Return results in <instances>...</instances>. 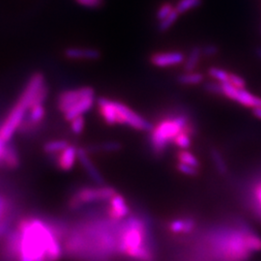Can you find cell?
Listing matches in <instances>:
<instances>
[{"label":"cell","instance_id":"obj_1","mask_svg":"<svg viewBox=\"0 0 261 261\" xmlns=\"http://www.w3.org/2000/svg\"><path fill=\"white\" fill-rule=\"evenodd\" d=\"M7 249L16 261H58L63 253L57 231L39 218L21 220L11 234Z\"/></svg>","mask_w":261,"mask_h":261},{"label":"cell","instance_id":"obj_2","mask_svg":"<svg viewBox=\"0 0 261 261\" xmlns=\"http://www.w3.org/2000/svg\"><path fill=\"white\" fill-rule=\"evenodd\" d=\"M46 98L47 88L44 77L41 74H35L31 77L19 100L0 125L1 145H7L17 130L22 127L31 106L37 101L46 100Z\"/></svg>","mask_w":261,"mask_h":261},{"label":"cell","instance_id":"obj_3","mask_svg":"<svg viewBox=\"0 0 261 261\" xmlns=\"http://www.w3.org/2000/svg\"><path fill=\"white\" fill-rule=\"evenodd\" d=\"M117 251L135 261H153L149 233L144 221L133 218L124 223L117 234Z\"/></svg>","mask_w":261,"mask_h":261},{"label":"cell","instance_id":"obj_4","mask_svg":"<svg viewBox=\"0 0 261 261\" xmlns=\"http://www.w3.org/2000/svg\"><path fill=\"white\" fill-rule=\"evenodd\" d=\"M102 119L108 125H124L137 130H149L152 125L128 106L117 101L102 98L97 103Z\"/></svg>","mask_w":261,"mask_h":261},{"label":"cell","instance_id":"obj_5","mask_svg":"<svg viewBox=\"0 0 261 261\" xmlns=\"http://www.w3.org/2000/svg\"><path fill=\"white\" fill-rule=\"evenodd\" d=\"M95 105V92L91 87H81L62 92L57 101V107L65 119L71 121L83 116Z\"/></svg>","mask_w":261,"mask_h":261},{"label":"cell","instance_id":"obj_6","mask_svg":"<svg viewBox=\"0 0 261 261\" xmlns=\"http://www.w3.org/2000/svg\"><path fill=\"white\" fill-rule=\"evenodd\" d=\"M190 127H191V123L184 115L161 119L155 126H152L150 130L152 148L156 153L164 152L168 145L173 144L174 140L182 132Z\"/></svg>","mask_w":261,"mask_h":261},{"label":"cell","instance_id":"obj_7","mask_svg":"<svg viewBox=\"0 0 261 261\" xmlns=\"http://www.w3.org/2000/svg\"><path fill=\"white\" fill-rule=\"evenodd\" d=\"M114 193H116V191L111 187L98 186L81 188L71 198L69 204L72 209H79L85 205L108 201Z\"/></svg>","mask_w":261,"mask_h":261},{"label":"cell","instance_id":"obj_8","mask_svg":"<svg viewBox=\"0 0 261 261\" xmlns=\"http://www.w3.org/2000/svg\"><path fill=\"white\" fill-rule=\"evenodd\" d=\"M221 94L226 98L234 101L243 107L254 109L261 107V98L257 97L245 88H236L229 82L221 83Z\"/></svg>","mask_w":261,"mask_h":261},{"label":"cell","instance_id":"obj_9","mask_svg":"<svg viewBox=\"0 0 261 261\" xmlns=\"http://www.w3.org/2000/svg\"><path fill=\"white\" fill-rule=\"evenodd\" d=\"M130 207L124 197L119 193H114L108 201L107 215L112 221H120L128 217Z\"/></svg>","mask_w":261,"mask_h":261},{"label":"cell","instance_id":"obj_10","mask_svg":"<svg viewBox=\"0 0 261 261\" xmlns=\"http://www.w3.org/2000/svg\"><path fill=\"white\" fill-rule=\"evenodd\" d=\"M185 58V54L182 51H167L152 54L150 62L152 65L156 67L166 68L183 64Z\"/></svg>","mask_w":261,"mask_h":261},{"label":"cell","instance_id":"obj_11","mask_svg":"<svg viewBox=\"0 0 261 261\" xmlns=\"http://www.w3.org/2000/svg\"><path fill=\"white\" fill-rule=\"evenodd\" d=\"M79 160V148L74 145H68L64 150L57 154L56 162L61 171H69L75 167Z\"/></svg>","mask_w":261,"mask_h":261},{"label":"cell","instance_id":"obj_12","mask_svg":"<svg viewBox=\"0 0 261 261\" xmlns=\"http://www.w3.org/2000/svg\"><path fill=\"white\" fill-rule=\"evenodd\" d=\"M45 100H40L35 102L31 106L29 111L27 112L26 119L24 123L26 124V127H34L36 125H39L42 121L44 120L46 116V109L44 106ZM23 124L22 126H24Z\"/></svg>","mask_w":261,"mask_h":261},{"label":"cell","instance_id":"obj_13","mask_svg":"<svg viewBox=\"0 0 261 261\" xmlns=\"http://www.w3.org/2000/svg\"><path fill=\"white\" fill-rule=\"evenodd\" d=\"M66 57L73 60H95L99 58L100 52L93 49L70 48L65 51Z\"/></svg>","mask_w":261,"mask_h":261},{"label":"cell","instance_id":"obj_14","mask_svg":"<svg viewBox=\"0 0 261 261\" xmlns=\"http://www.w3.org/2000/svg\"><path fill=\"white\" fill-rule=\"evenodd\" d=\"M79 161H81L82 167L85 169V171H87L88 175L90 176L93 180L96 181L99 184L103 182L100 172L97 171V169L93 165V162L91 161L89 156L87 155L86 151L82 149V148H79Z\"/></svg>","mask_w":261,"mask_h":261},{"label":"cell","instance_id":"obj_15","mask_svg":"<svg viewBox=\"0 0 261 261\" xmlns=\"http://www.w3.org/2000/svg\"><path fill=\"white\" fill-rule=\"evenodd\" d=\"M195 222L191 219H176L171 221L169 224V230L174 234H188L194 230Z\"/></svg>","mask_w":261,"mask_h":261},{"label":"cell","instance_id":"obj_16","mask_svg":"<svg viewBox=\"0 0 261 261\" xmlns=\"http://www.w3.org/2000/svg\"><path fill=\"white\" fill-rule=\"evenodd\" d=\"M202 50L200 46H195L192 47L189 53L188 56L185 58V61L183 63V68L185 72H191L197 69V67L199 66L200 62H201V57H202Z\"/></svg>","mask_w":261,"mask_h":261},{"label":"cell","instance_id":"obj_17","mask_svg":"<svg viewBox=\"0 0 261 261\" xmlns=\"http://www.w3.org/2000/svg\"><path fill=\"white\" fill-rule=\"evenodd\" d=\"M0 162L5 165L6 167L14 169L18 166L19 159L18 154L14 148H11L7 145L0 144Z\"/></svg>","mask_w":261,"mask_h":261},{"label":"cell","instance_id":"obj_18","mask_svg":"<svg viewBox=\"0 0 261 261\" xmlns=\"http://www.w3.org/2000/svg\"><path fill=\"white\" fill-rule=\"evenodd\" d=\"M204 81V76L200 72H184L177 77V81L183 85H199Z\"/></svg>","mask_w":261,"mask_h":261},{"label":"cell","instance_id":"obj_19","mask_svg":"<svg viewBox=\"0 0 261 261\" xmlns=\"http://www.w3.org/2000/svg\"><path fill=\"white\" fill-rule=\"evenodd\" d=\"M193 135V128L192 126L188 128L187 130L182 132L180 135L173 141V145L182 149H188L191 144V139Z\"/></svg>","mask_w":261,"mask_h":261},{"label":"cell","instance_id":"obj_20","mask_svg":"<svg viewBox=\"0 0 261 261\" xmlns=\"http://www.w3.org/2000/svg\"><path fill=\"white\" fill-rule=\"evenodd\" d=\"M177 160L178 162L185 164L197 169H199L200 167V161L198 160V158L191 152L188 151V149H182L179 151L177 154Z\"/></svg>","mask_w":261,"mask_h":261},{"label":"cell","instance_id":"obj_21","mask_svg":"<svg viewBox=\"0 0 261 261\" xmlns=\"http://www.w3.org/2000/svg\"><path fill=\"white\" fill-rule=\"evenodd\" d=\"M69 145V143L66 141L63 140H55V141H48L45 146H44V150L48 154H59L60 152L64 150L67 146Z\"/></svg>","mask_w":261,"mask_h":261},{"label":"cell","instance_id":"obj_22","mask_svg":"<svg viewBox=\"0 0 261 261\" xmlns=\"http://www.w3.org/2000/svg\"><path fill=\"white\" fill-rule=\"evenodd\" d=\"M201 4H202V0H179L174 6V8L180 15H182L187 13L188 11L200 7Z\"/></svg>","mask_w":261,"mask_h":261},{"label":"cell","instance_id":"obj_23","mask_svg":"<svg viewBox=\"0 0 261 261\" xmlns=\"http://www.w3.org/2000/svg\"><path fill=\"white\" fill-rule=\"evenodd\" d=\"M209 77L212 78L215 81H218L220 83H226L229 82V79H230V74L229 72L224 70V69H221L219 67H210L208 71H207Z\"/></svg>","mask_w":261,"mask_h":261},{"label":"cell","instance_id":"obj_24","mask_svg":"<svg viewBox=\"0 0 261 261\" xmlns=\"http://www.w3.org/2000/svg\"><path fill=\"white\" fill-rule=\"evenodd\" d=\"M179 16H180V14L174 8V10L172 11L167 18L159 21L158 30L160 32H166V31L169 30L171 26L176 22V20H178Z\"/></svg>","mask_w":261,"mask_h":261},{"label":"cell","instance_id":"obj_25","mask_svg":"<svg viewBox=\"0 0 261 261\" xmlns=\"http://www.w3.org/2000/svg\"><path fill=\"white\" fill-rule=\"evenodd\" d=\"M69 122H70L71 132L76 136L81 135L85 128V119L83 116H78Z\"/></svg>","mask_w":261,"mask_h":261},{"label":"cell","instance_id":"obj_26","mask_svg":"<svg viewBox=\"0 0 261 261\" xmlns=\"http://www.w3.org/2000/svg\"><path fill=\"white\" fill-rule=\"evenodd\" d=\"M252 200L255 210L261 216V181L255 185L252 190Z\"/></svg>","mask_w":261,"mask_h":261},{"label":"cell","instance_id":"obj_27","mask_svg":"<svg viewBox=\"0 0 261 261\" xmlns=\"http://www.w3.org/2000/svg\"><path fill=\"white\" fill-rule=\"evenodd\" d=\"M174 10V6L171 4V2H165L162 3L160 8L157 11L156 13V18L157 20H164L165 18H167L172 11Z\"/></svg>","mask_w":261,"mask_h":261},{"label":"cell","instance_id":"obj_28","mask_svg":"<svg viewBox=\"0 0 261 261\" xmlns=\"http://www.w3.org/2000/svg\"><path fill=\"white\" fill-rule=\"evenodd\" d=\"M202 55L205 57H213L216 56L220 52V48L215 44H206L201 47Z\"/></svg>","mask_w":261,"mask_h":261},{"label":"cell","instance_id":"obj_29","mask_svg":"<svg viewBox=\"0 0 261 261\" xmlns=\"http://www.w3.org/2000/svg\"><path fill=\"white\" fill-rule=\"evenodd\" d=\"M229 83L236 88H245L246 87V81L242 78L241 76L237 74H230Z\"/></svg>","mask_w":261,"mask_h":261},{"label":"cell","instance_id":"obj_30","mask_svg":"<svg viewBox=\"0 0 261 261\" xmlns=\"http://www.w3.org/2000/svg\"><path fill=\"white\" fill-rule=\"evenodd\" d=\"M177 170L180 171L181 173H183L185 175H189V176H194L198 174L197 168H193V167L185 165V164H181V162H178Z\"/></svg>","mask_w":261,"mask_h":261},{"label":"cell","instance_id":"obj_31","mask_svg":"<svg viewBox=\"0 0 261 261\" xmlns=\"http://www.w3.org/2000/svg\"><path fill=\"white\" fill-rule=\"evenodd\" d=\"M204 88L211 93L215 94H221V83L218 81H210L206 82L204 85Z\"/></svg>","mask_w":261,"mask_h":261},{"label":"cell","instance_id":"obj_32","mask_svg":"<svg viewBox=\"0 0 261 261\" xmlns=\"http://www.w3.org/2000/svg\"><path fill=\"white\" fill-rule=\"evenodd\" d=\"M252 111V114L257 118L261 120V107H257V108H254L251 110Z\"/></svg>","mask_w":261,"mask_h":261},{"label":"cell","instance_id":"obj_33","mask_svg":"<svg viewBox=\"0 0 261 261\" xmlns=\"http://www.w3.org/2000/svg\"><path fill=\"white\" fill-rule=\"evenodd\" d=\"M255 54H256V56L261 60V47L257 48V49L255 50Z\"/></svg>","mask_w":261,"mask_h":261},{"label":"cell","instance_id":"obj_34","mask_svg":"<svg viewBox=\"0 0 261 261\" xmlns=\"http://www.w3.org/2000/svg\"><path fill=\"white\" fill-rule=\"evenodd\" d=\"M260 34H261V28H260Z\"/></svg>","mask_w":261,"mask_h":261}]
</instances>
